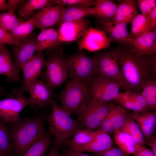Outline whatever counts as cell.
<instances>
[{"label": "cell", "instance_id": "cb8c5ba5", "mask_svg": "<svg viewBox=\"0 0 156 156\" xmlns=\"http://www.w3.org/2000/svg\"><path fill=\"white\" fill-rule=\"evenodd\" d=\"M37 41L36 51L38 53L55 47L61 42L59 39L58 32L53 28L41 30L37 38Z\"/></svg>", "mask_w": 156, "mask_h": 156}, {"label": "cell", "instance_id": "d6986e66", "mask_svg": "<svg viewBox=\"0 0 156 156\" xmlns=\"http://www.w3.org/2000/svg\"><path fill=\"white\" fill-rule=\"evenodd\" d=\"M99 23L102 24V31L107 34L110 42H115L124 47H128L129 38L127 28V23L111 22Z\"/></svg>", "mask_w": 156, "mask_h": 156}, {"label": "cell", "instance_id": "8992f818", "mask_svg": "<svg viewBox=\"0 0 156 156\" xmlns=\"http://www.w3.org/2000/svg\"><path fill=\"white\" fill-rule=\"evenodd\" d=\"M23 91L18 88L9 93L8 97L0 100V119L7 123H12L20 118L22 110L31 101L24 96Z\"/></svg>", "mask_w": 156, "mask_h": 156}, {"label": "cell", "instance_id": "7a4b0ae2", "mask_svg": "<svg viewBox=\"0 0 156 156\" xmlns=\"http://www.w3.org/2000/svg\"><path fill=\"white\" fill-rule=\"evenodd\" d=\"M8 124L11 150L13 147L21 155L46 134L44 120L39 116L19 118L16 122Z\"/></svg>", "mask_w": 156, "mask_h": 156}, {"label": "cell", "instance_id": "f35d334b", "mask_svg": "<svg viewBox=\"0 0 156 156\" xmlns=\"http://www.w3.org/2000/svg\"><path fill=\"white\" fill-rule=\"evenodd\" d=\"M142 14L146 16L150 15L154 8L156 6L155 0H136Z\"/></svg>", "mask_w": 156, "mask_h": 156}, {"label": "cell", "instance_id": "74e56055", "mask_svg": "<svg viewBox=\"0 0 156 156\" xmlns=\"http://www.w3.org/2000/svg\"><path fill=\"white\" fill-rule=\"evenodd\" d=\"M52 5L61 4L70 6H79L90 7L96 5L97 0H51Z\"/></svg>", "mask_w": 156, "mask_h": 156}, {"label": "cell", "instance_id": "8d00e7d4", "mask_svg": "<svg viewBox=\"0 0 156 156\" xmlns=\"http://www.w3.org/2000/svg\"><path fill=\"white\" fill-rule=\"evenodd\" d=\"M124 108L136 112L144 113V110L138 104L130 99L125 92H120L113 100Z\"/></svg>", "mask_w": 156, "mask_h": 156}, {"label": "cell", "instance_id": "d6a6232c", "mask_svg": "<svg viewBox=\"0 0 156 156\" xmlns=\"http://www.w3.org/2000/svg\"><path fill=\"white\" fill-rule=\"evenodd\" d=\"M35 23L31 18L20 23L13 29L8 32L16 40L21 42L30 34L35 27Z\"/></svg>", "mask_w": 156, "mask_h": 156}, {"label": "cell", "instance_id": "f6af8a7d", "mask_svg": "<svg viewBox=\"0 0 156 156\" xmlns=\"http://www.w3.org/2000/svg\"><path fill=\"white\" fill-rule=\"evenodd\" d=\"M62 156H90L87 154L83 153V151L72 148L65 150Z\"/></svg>", "mask_w": 156, "mask_h": 156}, {"label": "cell", "instance_id": "ffe728a7", "mask_svg": "<svg viewBox=\"0 0 156 156\" xmlns=\"http://www.w3.org/2000/svg\"><path fill=\"white\" fill-rule=\"evenodd\" d=\"M19 72L7 48L0 45V75L6 76L11 82H18L21 81Z\"/></svg>", "mask_w": 156, "mask_h": 156}, {"label": "cell", "instance_id": "7bdbcfd3", "mask_svg": "<svg viewBox=\"0 0 156 156\" xmlns=\"http://www.w3.org/2000/svg\"><path fill=\"white\" fill-rule=\"evenodd\" d=\"M133 154L134 156H156L152 151L138 144Z\"/></svg>", "mask_w": 156, "mask_h": 156}, {"label": "cell", "instance_id": "277c9868", "mask_svg": "<svg viewBox=\"0 0 156 156\" xmlns=\"http://www.w3.org/2000/svg\"><path fill=\"white\" fill-rule=\"evenodd\" d=\"M58 96L60 107L70 116H79L91 99L88 83L77 79L68 81Z\"/></svg>", "mask_w": 156, "mask_h": 156}, {"label": "cell", "instance_id": "5b68a950", "mask_svg": "<svg viewBox=\"0 0 156 156\" xmlns=\"http://www.w3.org/2000/svg\"><path fill=\"white\" fill-rule=\"evenodd\" d=\"M79 51L65 59L68 77L88 83L97 76L95 60Z\"/></svg>", "mask_w": 156, "mask_h": 156}, {"label": "cell", "instance_id": "681fc988", "mask_svg": "<svg viewBox=\"0 0 156 156\" xmlns=\"http://www.w3.org/2000/svg\"><path fill=\"white\" fill-rule=\"evenodd\" d=\"M8 4L5 0H0V12L5 10H6Z\"/></svg>", "mask_w": 156, "mask_h": 156}, {"label": "cell", "instance_id": "484cf974", "mask_svg": "<svg viewBox=\"0 0 156 156\" xmlns=\"http://www.w3.org/2000/svg\"><path fill=\"white\" fill-rule=\"evenodd\" d=\"M93 12L92 8L70 6L65 8L61 17L57 22L60 25L63 23L83 18Z\"/></svg>", "mask_w": 156, "mask_h": 156}, {"label": "cell", "instance_id": "ac0fdd59", "mask_svg": "<svg viewBox=\"0 0 156 156\" xmlns=\"http://www.w3.org/2000/svg\"><path fill=\"white\" fill-rule=\"evenodd\" d=\"M127 116L126 110L122 106L110 103L109 111L99 129L107 133L114 131L123 125Z\"/></svg>", "mask_w": 156, "mask_h": 156}, {"label": "cell", "instance_id": "ba28073f", "mask_svg": "<svg viewBox=\"0 0 156 156\" xmlns=\"http://www.w3.org/2000/svg\"><path fill=\"white\" fill-rule=\"evenodd\" d=\"M46 70L42 78L53 89L61 85L68 77L66 59L60 53H54L45 61Z\"/></svg>", "mask_w": 156, "mask_h": 156}, {"label": "cell", "instance_id": "3957f363", "mask_svg": "<svg viewBox=\"0 0 156 156\" xmlns=\"http://www.w3.org/2000/svg\"><path fill=\"white\" fill-rule=\"evenodd\" d=\"M51 107V114L47 120L50 132L54 136L55 146L61 147L67 145L77 130L80 126L78 119L74 120L67 113L61 108L52 99L49 101Z\"/></svg>", "mask_w": 156, "mask_h": 156}, {"label": "cell", "instance_id": "44dd1931", "mask_svg": "<svg viewBox=\"0 0 156 156\" xmlns=\"http://www.w3.org/2000/svg\"><path fill=\"white\" fill-rule=\"evenodd\" d=\"M138 14L136 0H124L117 4L115 14L111 22L116 23L122 22L131 23Z\"/></svg>", "mask_w": 156, "mask_h": 156}, {"label": "cell", "instance_id": "836d02e7", "mask_svg": "<svg viewBox=\"0 0 156 156\" xmlns=\"http://www.w3.org/2000/svg\"><path fill=\"white\" fill-rule=\"evenodd\" d=\"M140 94L145 99L148 110H155L156 108V80L148 81Z\"/></svg>", "mask_w": 156, "mask_h": 156}, {"label": "cell", "instance_id": "8fae6325", "mask_svg": "<svg viewBox=\"0 0 156 156\" xmlns=\"http://www.w3.org/2000/svg\"><path fill=\"white\" fill-rule=\"evenodd\" d=\"M81 36L77 42L78 50L86 49L94 52L110 47V42L106 33L91 26Z\"/></svg>", "mask_w": 156, "mask_h": 156}, {"label": "cell", "instance_id": "bcb514c9", "mask_svg": "<svg viewBox=\"0 0 156 156\" xmlns=\"http://www.w3.org/2000/svg\"><path fill=\"white\" fill-rule=\"evenodd\" d=\"M156 6L153 9L149 18L148 29L150 31L156 29Z\"/></svg>", "mask_w": 156, "mask_h": 156}, {"label": "cell", "instance_id": "83f0119b", "mask_svg": "<svg viewBox=\"0 0 156 156\" xmlns=\"http://www.w3.org/2000/svg\"><path fill=\"white\" fill-rule=\"evenodd\" d=\"M118 129L131 136L137 144L142 145L144 140L143 135L137 123L130 116L127 115L123 125Z\"/></svg>", "mask_w": 156, "mask_h": 156}, {"label": "cell", "instance_id": "f1b7e54d", "mask_svg": "<svg viewBox=\"0 0 156 156\" xmlns=\"http://www.w3.org/2000/svg\"><path fill=\"white\" fill-rule=\"evenodd\" d=\"M52 143L50 135L46 134L34 142L22 156H44Z\"/></svg>", "mask_w": 156, "mask_h": 156}, {"label": "cell", "instance_id": "d4e9b609", "mask_svg": "<svg viewBox=\"0 0 156 156\" xmlns=\"http://www.w3.org/2000/svg\"><path fill=\"white\" fill-rule=\"evenodd\" d=\"M130 116L136 121L143 135L148 138L151 136L156 125L155 111L142 113L135 112Z\"/></svg>", "mask_w": 156, "mask_h": 156}, {"label": "cell", "instance_id": "ee69618b", "mask_svg": "<svg viewBox=\"0 0 156 156\" xmlns=\"http://www.w3.org/2000/svg\"><path fill=\"white\" fill-rule=\"evenodd\" d=\"M27 1L24 0H8V12L14 13L15 11Z\"/></svg>", "mask_w": 156, "mask_h": 156}, {"label": "cell", "instance_id": "f907efd6", "mask_svg": "<svg viewBox=\"0 0 156 156\" xmlns=\"http://www.w3.org/2000/svg\"><path fill=\"white\" fill-rule=\"evenodd\" d=\"M9 93L7 92L0 85V97L4 95H8Z\"/></svg>", "mask_w": 156, "mask_h": 156}, {"label": "cell", "instance_id": "2e32d148", "mask_svg": "<svg viewBox=\"0 0 156 156\" xmlns=\"http://www.w3.org/2000/svg\"><path fill=\"white\" fill-rule=\"evenodd\" d=\"M37 47V38L31 34L19 44L14 45V62L19 72L23 65L34 55Z\"/></svg>", "mask_w": 156, "mask_h": 156}, {"label": "cell", "instance_id": "7c38bea8", "mask_svg": "<svg viewBox=\"0 0 156 156\" xmlns=\"http://www.w3.org/2000/svg\"><path fill=\"white\" fill-rule=\"evenodd\" d=\"M45 60L42 52L34 55L22 66L23 81L19 88L23 91L27 92L31 84L38 79L45 66Z\"/></svg>", "mask_w": 156, "mask_h": 156}, {"label": "cell", "instance_id": "60d3db41", "mask_svg": "<svg viewBox=\"0 0 156 156\" xmlns=\"http://www.w3.org/2000/svg\"><path fill=\"white\" fill-rule=\"evenodd\" d=\"M125 92L128 98L139 105L145 112H147L148 109L146 102L140 94L127 92Z\"/></svg>", "mask_w": 156, "mask_h": 156}, {"label": "cell", "instance_id": "1f68e13d", "mask_svg": "<svg viewBox=\"0 0 156 156\" xmlns=\"http://www.w3.org/2000/svg\"><path fill=\"white\" fill-rule=\"evenodd\" d=\"M114 137L120 149L128 155L133 154L137 143L131 136L117 129L114 131Z\"/></svg>", "mask_w": 156, "mask_h": 156}, {"label": "cell", "instance_id": "816d5d0a", "mask_svg": "<svg viewBox=\"0 0 156 156\" xmlns=\"http://www.w3.org/2000/svg\"><path fill=\"white\" fill-rule=\"evenodd\" d=\"M6 155L0 150V156H6Z\"/></svg>", "mask_w": 156, "mask_h": 156}, {"label": "cell", "instance_id": "d590c367", "mask_svg": "<svg viewBox=\"0 0 156 156\" xmlns=\"http://www.w3.org/2000/svg\"><path fill=\"white\" fill-rule=\"evenodd\" d=\"M0 150L6 155L11 153L8 123L0 120Z\"/></svg>", "mask_w": 156, "mask_h": 156}, {"label": "cell", "instance_id": "4316f807", "mask_svg": "<svg viewBox=\"0 0 156 156\" xmlns=\"http://www.w3.org/2000/svg\"><path fill=\"white\" fill-rule=\"evenodd\" d=\"M97 131L88 129H78L67 145L71 148H76L89 143L96 135Z\"/></svg>", "mask_w": 156, "mask_h": 156}, {"label": "cell", "instance_id": "c3c4849f", "mask_svg": "<svg viewBox=\"0 0 156 156\" xmlns=\"http://www.w3.org/2000/svg\"><path fill=\"white\" fill-rule=\"evenodd\" d=\"M46 156H62L58 152L55 146L51 148Z\"/></svg>", "mask_w": 156, "mask_h": 156}, {"label": "cell", "instance_id": "f546056e", "mask_svg": "<svg viewBox=\"0 0 156 156\" xmlns=\"http://www.w3.org/2000/svg\"><path fill=\"white\" fill-rule=\"evenodd\" d=\"M149 17L138 14L133 18L131 23V31L129 34V38H136L149 32Z\"/></svg>", "mask_w": 156, "mask_h": 156}, {"label": "cell", "instance_id": "7dc6e473", "mask_svg": "<svg viewBox=\"0 0 156 156\" xmlns=\"http://www.w3.org/2000/svg\"><path fill=\"white\" fill-rule=\"evenodd\" d=\"M149 140L147 142L148 144L152 149V151L156 156V140L155 137L151 136Z\"/></svg>", "mask_w": 156, "mask_h": 156}, {"label": "cell", "instance_id": "5bb4252c", "mask_svg": "<svg viewBox=\"0 0 156 156\" xmlns=\"http://www.w3.org/2000/svg\"><path fill=\"white\" fill-rule=\"evenodd\" d=\"M127 47L137 55L153 56L156 53V29L135 38H129Z\"/></svg>", "mask_w": 156, "mask_h": 156}, {"label": "cell", "instance_id": "9a60e30c", "mask_svg": "<svg viewBox=\"0 0 156 156\" xmlns=\"http://www.w3.org/2000/svg\"><path fill=\"white\" fill-rule=\"evenodd\" d=\"M53 90L44 81L37 79L34 81L27 91L30 95L31 107L36 109L49 104V101L53 99Z\"/></svg>", "mask_w": 156, "mask_h": 156}, {"label": "cell", "instance_id": "9c48e42d", "mask_svg": "<svg viewBox=\"0 0 156 156\" xmlns=\"http://www.w3.org/2000/svg\"><path fill=\"white\" fill-rule=\"evenodd\" d=\"M110 104L91 99L79 116L80 126L92 130L98 127L108 112Z\"/></svg>", "mask_w": 156, "mask_h": 156}, {"label": "cell", "instance_id": "603a6c76", "mask_svg": "<svg viewBox=\"0 0 156 156\" xmlns=\"http://www.w3.org/2000/svg\"><path fill=\"white\" fill-rule=\"evenodd\" d=\"M117 4L111 0H97L96 4L92 8L91 15L98 22H111L114 16Z\"/></svg>", "mask_w": 156, "mask_h": 156}, {"label": "cell", "instance_id": "6da1fadb", "mask_svg": "<svg viewBox=\"0 0 156 156\" xmlns=\"http://www.w3.org/2000/svg\"><path fill=\"white\" fill-rule=\"evenodd\" d=\"M124 80L125 92L140 94L149 81L156 80V56L134 53L125 47L114 49Z\"/></svg>", "mask_w": 156, "mask_h": 156}, {"label": "cell", "instance_id": "4dcf8cb0", "mask_svg": "<svg viewBox=\"0 0 156 156\" xmlns=\"http://www.w3.org/2000/svg\"><path fill=\"white\" fill-rule=\"evenodd\" d=\"M50 0H30L23 4L20 8L18 14L21 18L30 16L36 10L52 6Z\"/></svg>", "mask_w": 156, "mask_h": 156}, {"label": "cell", "instance_id": "f5cc1de1", "mask_svg": "<svg viewBox=\"0 0 156 156\" xmlns=\"http://www.w3.org/2000/svg\"><path fill=\"white\" fill-rule=\"evenodd\" d=\"M6 156H12V155L10 153H9L6 155Z\"/></svg>", "mask_w": 156, "mask_h": 156}, {"label": "cell", "instance_id": "7402d4cb", "mask_svg": "<svg viewBox=\"0 0 156 156\" xmlns=\"http://www.w3.org/2000/svg\"><path fill=\"white\" fill-rule=\"evenodd\" d=\"M97 131L96 135L89 143L74 149L83 152L97 153L105 151L112 147V140L108 134L99 129Z\"/></svg>", "mask_w": 156, "mask_h": 156}, {"label": "cell", "instance_id": "52a82bcc", "mask_svg": "<svg viewBox=\"0 0 156 156\" xmlns=\"http://www.w3.org/2000/svg\"><path fill=\"white\" fill-rule=\"evenodd\" d=\"M93 57L97 76L115 81L120 84L122 89L124 80L114 49L100 53Z\"/></svg>", "mask_w": 156, "mask_h": 156}, {"label": "cell", "instance_id": "30bf717a", "mask_svg": "<svg viewBox=\"0 0 156 156\" xmlns=\"http://www.w3.org/2000/svg\"><path fill=\"white\" fill-rule=\"evenodd\" d=\"M91 99L107 103L119 93L120 84L114 80L97 76L88 83Z\"/></svg>", "mask_w": 156, "mask_h": 156}, {"label": "cell", "instance_id": "e575fe53", "mask_svg": "<svg viewBox=\"0 0 156 156\" xmlns=\"http://www.w3.org/2000/svg\"><path fill=\"white\" fill-rule=\"evenodd\" d=\"M25 21L18 18L14 13L9 12L0 14V27L8 32L15 28L18 24Z\"/></svg>", "mask_w": 156, "mask_h": 156}, {"label": "cell", "instance_id": "4fadbf2b", "mask_svg": "<svg viewBox=\"0 0 156 156\" xmlns=\"http://www.w3.org/2000/svg\"><path fill=\"white\" fill-rule=\"evenodd\" d=\"M65 8L61 4L45 7L33 13L31 18L34 21L36 28L41 30L46 29L58 22Z\"/></svg>", "mask_w": 156, "mask_h": 156}, {"label": "cell", "instance_id": "ab89813d", "mask_svg": "<svg viewBox=\"0 0 156 156\" xmlns=\"http://www.w3.org/2000/svg\"><path fill=\"white\" fill-rule=\"evenodd\" d=\"M94 156H129L119 148L112 146L103 151L95 153Z\"/></svg>", "mask_w": 156, "mask_h": 156}, {"label": "cell", "instance_id": "b9f144b4", "mask_svg": "<svg viewBox=\"0 0 156 156\" xmlns=\"http://www.w3.org/2000/svg\"><path fill=\"white\" fill-rule=\"evenodd\" d=\"M20 42L16 40L8 32L0 27V45L5 44L15 45L19 44Z\"/></svg>", "mask_w": 156, "mask_h": 156}, {"label": "cell", "instance_id": "e0dca14e", "mask_svg": "<svg viewBox=\"0 0 156 156\" xmlns=\"http://www.w3.org/2000/svg\"><path fill=\"white\" fill-rule=\"evenodd\" d=\"M89 27L88 20L84 18L61 24L58 32L60 41L62 42L76 40Z\"/></svg>", "mask_w": 156, "mask_h": 156}]
</instances>
